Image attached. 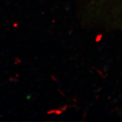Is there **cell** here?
Returning <instances> with one entry per match:
<instances>
[]
</instances>
